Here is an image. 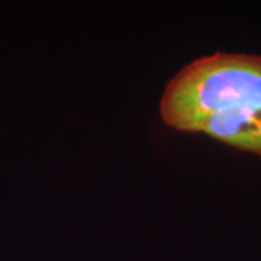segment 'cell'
Here are the masks:
<instances>
[{
    "mask_svg": "<svg viewBox=\"0 0 261 261\" xmlns=\"http://www.w3.org/2000/svg\"><path fill=\"white\" fill-rule=\"evenodd\" d=\"M160 116L261 157V57L215 53L189 63L166 86Z\"/></svg>",
    "mask_w": 261,
    "mask_h": 261,
    "instance_id": "cell-1",
    "label": "cell"
}]
</instances>
